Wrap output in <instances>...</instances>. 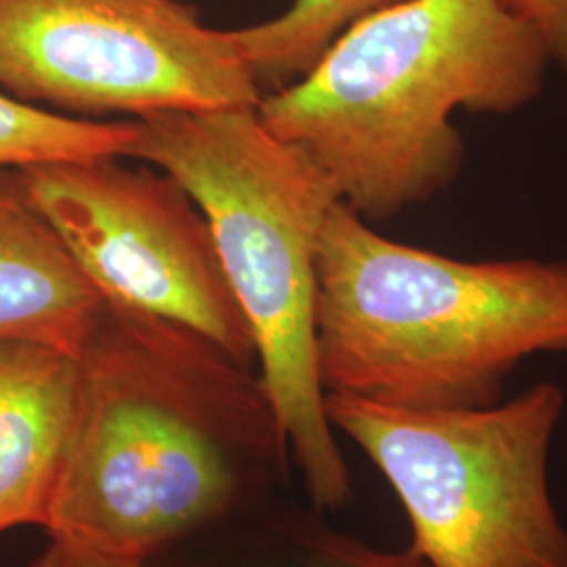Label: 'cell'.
<instances>
[{
    "label": "cell",
    "mask_w": 567,
    "mask_h": 567,
    "mask_svg": "<svg viewBox=\"0 0 567 567\" xmlns=\"http://www.w3.org/2000/svg\"><path fill=\"white\" fill-rule=\"evenodd\" d=\"M547 47L550 63L567 72V0H503Z\"/></svg>",
    "instance_id": "obj_13"
},
{
    "label": "cell",
    "mask_w": 567,
    "mask_h": 567,
    "mask_svg": "<svg viewBox=\"0 0 567 567\" xmlns=\"http://www.w3.org/2000/svg\"><path fill=\"white\" fill-rule=\"evenodd\" d=\"M76 358L53 543L147 564L286 482L290 450L261 381L203 334L105 303Z\"/></svg>",
    "instance_id": "obj_1"
},
{
    "label": "cell",
    "mask_w": 567,
    "mask_h": 567,
    "mask_svg": "<svg viewBox=\"0 0 567 567\" xmlns=\"http://www.w3.org/2000/svg\"><path fill=\"white\" fill-rule=\"evenodd\" d=\"M276 555L265 567H429L410 548L386 553L326 526L318 515H284L274 526Z\"/></svg>",
    "instance_id": "obj_12"
},
{
    "label": "cell",
    "mask_w": 567,
    "mask_h": 567,
    "mask_svg": "<svg viewBox=\"0 0 567 567\" xmlns=\"http://www.w3.org/2000/svg\"><path fill=\"white\" fill-rule=\"evenodd\" d=\"M137 142L135 121H84L63 116L0 91V171L131 158Z\"/></svg>",
    "instance_id": "obj_11"
},
{
    "label": "cell",
    "mask_w": 567,
    "mask_h": 567,
    "mask_svg": "<svg viewBox=\"0 0 567 567\" xmlns=\"http://www.w3.org/2000/svg\"><path fill=\"white\" fill-rule=\"evenodd\" d=\"M0 91L84 121L264 97L229 30L182 0H0Z\"/></svg>",
    "instance_id": "obj_6"
},
{
    "label": "cell",
    "mask_w": 567,
    "mask_h": 567,
    "mask_svg": "<svg viewBox=\"0 0 567 567\" xmlns=\"http://www.w3.org/2000/svg\"><path fill=\"white\" fill-rule=\"evenodd\" d=\"M103 305L9 173L0 182V341L49 344L79 355Z\"/></svg>",
    "instance_id": "obj_9"
},
{
    "label": "cell",
    "mask_w": 567,
    "mask_h": 567,
    "mask_svg": "<svg viewBox=\"0 0 567 567\" xmlns=\"http://www.w3.org/2000/svg\"><path fill=\"white\" fill-rule=\"evenodd\" d=\"M135 124L131 158L182 183L208 221L311 505L347 507L353 486L326 414L316 341L320 238L341 203L334 183L257 107L158 112Z\"/></svg>",
    "instance_id": "obj_4"
},
{
    "label": "cell",
    "mask_w": 567,
    "mask_h": 567,
    "mask_svg": "<svg viewBox=\"0 0 567 567\" xmlns=\"http://www.w3.org/2000/svg\"><path fill=\"white\" fill-rule=\"evenodd\" d=\"M564 410L550 381L468 410L326 393L330 425L385 475L412 527L410 550L429 567H567L548 480Z\"/></svg>",
    "instance_id": "obj_5"
},
{
    "label": "cell",
    "mask_w": 567,
    "mask_h": 567,
    "mask_svg": "<svg viewBox=\"0 0 567 567\" xmlns=\"http://www.w3.org/2000/svg\"><path fill=\"white\" fill-rule=\"evenodd\" d=\"M34 567H145V564L112 559L51 540V545L34 561Z\"/></svg>",
    "instance_id": "obj_14"
},
{
    "label": "cell",
    "mask_w": 567,
    "mask_h": 567,
    "mask_svg": "<svg viewBox=\"0 0 567 567\" xmlns=\"http://www.w3.org/2000/svg\"><path fill=\"white\" fill-rule=\"evenodd\" d=\"M79 389L76 355L0 341V534L47 526Z\"/></svg>",
    "instance_id": "obj_8"
},
{
    "label": "cell",
    "mask_w": 567,
    "mask_h": 567,
    "mask_svg": "<svg viewBox=\"0 0 567 567\" xmlns=\"http://www.w3.org/2000/svg\"><path fill=\"white\" fill-rule=\"evenodd\" d=\"M316 341L326 393L486 408L527 358L567 353V261L447 257L337 203L318 252Z\"/></svg>",
    "instance_id": "obj_3"
},
{
    "label": "cell",
    "mask_w": 567,
    "mask_h": 567,
    "mask_svg": "<svg viewBox=\"0 0 567 567\" xmlns=\"http://www.w3.org/2000/svg\"><path fill=\"white\" fill-rule=\"evenodd\" d=\"M550 63L503 0H404L341 32L303 76L264 93L269 131L299 145L368 224L456 182L454 114L508 116L538 100Z\"/></svg>",
    "instance_id": "obj_2"
},
{
    "label": "cell",
    "mask_w": 567,
    "mask_h": 567,
    "mask_svg": "<svg viewBox=\"0 0 567 567\" xmlns=\"http://www.w3.org/2000/svg\"><path fill=\"white\" fill-rule=\"evenodd\" d=\"M404 0H292L271 20L229 30L257 81L286 86L320 60L349 25Z\"/></svg>",
    "instance_id": "obj_10"
},
{
    "label": "cell",
    "mask_w": 567,
    "mask_h": 567,
    "mask_svg": "<svg viewBox=\"0 0 567 567\" xmlns=\"http://www.w3.org/2000/svg\"><path fill=\"white\" fill-rule=\"evenodd\" d=\"M93 158L11 171L103 301L185 326L250 368L255 341L208 221L161 168Z\"/></svg>",
    "instance_id": "obj_7"
}]
</instances>
